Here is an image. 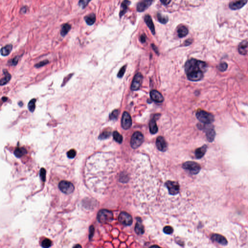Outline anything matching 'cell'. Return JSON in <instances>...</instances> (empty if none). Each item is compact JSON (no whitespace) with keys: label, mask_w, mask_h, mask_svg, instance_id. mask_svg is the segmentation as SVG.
<instances>
[{"label":"cell","mask_w":248,"mask_h":248,"mask_svg":"<svg viewBox=\"0 0 248 248\" xmlns=\"http://www.w3.org/2000/svg\"><path fill=\"white\" fill-rule=\"evenodd\" d=\"M81 247V245H76V246H75L74 247H75V248H76V247Z\"/></svg>","instance_id":"49"},{"label":"cell","mask_w":248,"mask_h":248,"mask_svg":"<svg viewBox=\"0 0 248 248\" xmlns=\"http://www.w3.org/2000/svg\"><path fill=\"white\" fill-rule=\"evenodd\" d=\"M146 35H144V34L140 36V41L142 43H144L146 42Z\"/></svg>","instance_id":"44"},{"label":"cell","mask_w":248,"mask_h":248,"mask_svg":"<svg viewBox=\"0 0 248 248\" xmlns=\"http://www.w3.org/2000/svg\"><path fill=\"white\" fill-rule=\"evenodd\" d=\"M76 155V151L74 149H71V150H69V151L67 153V156H68V158H70V159H73V158H75Z\"/></svg>","instance_id":"41"},{"label":"cell","mask_w":248,"mask_h":248,"mask_svg":"<svg viewBox=\"0 0 248 248\" xmlns=\"http://www.w3.org/2000/svg\"><path fill=\"white\" fill-rule=\"evenodd\" d=\"M94 231H95V228H94V227L93 225L92 226H91L90 227V231H89V238L90 239H92V237L93 236L94 234Z\"/></svg>","instance_id":"43"},{"label":"cell","mask_w":248,"mask_h":248,"mask_svg":"<svg viewBox=\"0 0 248 248\" xmlns=\"http://www.w3.org/2000/svg\"><path fill=\"white\" fill-rule=\"evenodd\" d=\"M84 20L88 25H93L96 20V17L94 13H91L84 17Z\"/></svg>","instance_id":"22"},{"label":"cell","mask_w":248,"mask_h":248,"mask_svg":"<svg viewBox=\"0 0 248 248\" xmlns=\"http://www.w3.org/2000/svg\"><path fill=\"white\" fill-rule=\"evenodd\" d=\"M247 0H237L230 3L229 6L230 9L233 10H239L243 7L247 3Z\"/></svg>","instance_id":"14"},{"label":"cell","mask_w":248,"mask_h":248,"mask_svg":"<svg viewBox=\"0 0 248 248\" xmlns=\"http://www.w3.org/2000/svg\"><path fill=\"white\" fill-rule=\"evenodd\" d=\"M71 28V26L70 24H69L68 23H65L62 26L61 30L60 32L61 35L62 37H64L66 36L68 33L69 32V31L70 30Z\"/></svg>","instance_id":"27"},{"label":"cell","mask_w":248,"mask_h":248,"mask_svg":"<svg viewBox=\"0 0 248 248\" xmlns=\"http://www.w3.org/2000/svg\"><path fill=\"white\" fill-rule=\"evenodd\" d=\"M152 47V49H153L154 51H155L157 54H159V50H158V48L156 46H155L154 44L151 45Z\"/></svg>","instance_id":"47"},{"label":"cell","mask_w":248,"mask_h":248,"mask_svg":"<svg viewBox=\"0 0 248 248\" xmlns=\"http://www.w3.org/2000/svg\"><path fill=\"white\" fill-rule=\"evenodd\" d=\"M153 0H142L137 5V11L142 12L152 5Z\"/></svg>","instance_id":"12"},{"label":"cell","mask_w":248,"mask_h":248,"mask_svg":"<svg viewBox=\"0 0 248 248\" xmlns=\"http://www.w3.org/2000/svg\"><path fill=\"white\" fill-rule=\"evenodd\" d=\"M248 42L243 41L241 42L238 46V51L241 55H246L247 54V48L248 47Z\"/></svg>","instance_id":"21"},{"label":"cell","mask_w":248,"mask_h":248,"mask_svg":"<svg viewBox=\"0 0 248 248\" xmlns=\"http://www.w3.org/2000/svg\"><path fill=\"white\" fill-rule=\"evenodd\" d=\"M91 1V0H79L78 4L83 9H84L87 6L89 2Z\"/></svg>","instance_id":"36"},{"label":"cell","mask_w":248,"mask_h":248,"mask_svg":"<svg viewBox=\"0 0 248 248\" xmlns=\"http://www.w3.org/2000/svg\"><path fill=\"white\" fill-rule=\"evenodd\" d=\"M118 221L123 225L129 226L131 224L133 220L131 215L127 213L123 212L120 214L118 217Z\"/></svg>","instance_id":"10"},{"label":"cell","mask_w":248,"mask_h":248,"mask_svg":"<svg viewBox=\"0 0 248 248\" xmlns=\"http://www.w3.org/2000/svg\"><path fill=\"white\" fill-rule=\"evenodd\" d=\"M46 171L44 168H42L40 170V176L42 180L45 182L46 180Z\"/></svg>","instance_id":"39"},{"label":"cell","mask_w":248,"mask_h":248,"mask_svg":"<svg viewBox=\"0 0 248 248\" xmlns=\"http://www.w3.org/2000/svg\"><path fill=\"white\" fill-rule=\"evenodd\" d=\"M118 113H119V112L117 110H113L112 112V113H110V117H109L110 119L111 120H117V117H118Z\"/></svg>","instance_id":"35"},{"label":"cell","mask_w":248,"mask_h":248,"mask_svg":"<svg viewBox=\"0 0 248 248\" xmlns=\"http://www.w3.org/2000/svg\"><path fill=\"white\" fill-rule=\"evenodd\" d=\"M163 232L166 234H171L173 232V229L170 226H166L163 229Z\"/></svg>","instance_id":"42"},{"label":"cell","mask_w":248,"mask_h":248,"mask_svg":"<svg viewBox=\"0 0 248 248\" xmlns=\"http://www.w3.org/2000/svg\"><path fill=\"white\" fill-rule=\"evenodd\" d=\"M143 77L140 73H138L135 75L131 85V89L132 91H137L140 89L142 83Z\"/></svg>","instance_id":"11"},{"label":"cell","mask_w":248,"mask_h":248,"mask_svg":"<svg viewBox=\"0 0 248 248\" xmlns=\"http://www.w3.org/2000/svg\"><path fill=\"white\" fill-rule=\"evenodd\" d=\"M130 4V2L129 0H124V1L122 3L121 5V9L119 13L120 18H122L124 15L126 14Z\"/></svg>","instance_id":"20"},{"label":"cell","mask_w":248,"mask_h":248,"mask_svg":"<svg viewBox=\"0 0 248 248\" xmlns=\"http://www.w3.org/2000/svg\"><path fill=\"white\" fill-rule=\"evenodd\" d=\"M165 186L168 190L169 193L170 194L175 195L179 193L180 187L178 182L168 181L166 182Z\"/></svg>","instance_id":"8"},{"label":"cell","mask_w":248,"mask_h":248,"mask_svg":"<svg viewBox=\"0 0 248 248\" xmlns=\"http://www.w3.org/2000/svg\"><path fill=\"white\" fill-rule=\"evenodd\" d=\"M19 105H20V107H22V106L23 105V103L22 102H20V103H19Z\"/></svg>","instance_id":"50"},{"label":"cell","mask_w":248,"mask_h":248,"mask_svg":"<svg viewBox=\"0 0 248 248\" xmlns=\"http://www.w3.org/2000/svg\"><path fill=\"white\" fill-rule=\"evenodd\" d=\"M157 17L158 18V20L159 22L162 24H166L168 22V18L167 16L163 15V14L161 13H158L157 15Z\"/></svg>","instance_id":"29"},{"label":"cell","mask_w":248,"mask_h":248,"mask_svg":"<svg viewBox=\"0 0 248 248\" xmlns=\"http://www.w3.org/2000/svg\"><path fill=\"white\" fill-rule=\"evenodd\" d=\"M52 244V242L49 239H45L42 241L41 246L43 247V248H49L51 246Z\"/></svg>","instance_id":"34"},{"label":"cell","mask_w":248,"mask_h":248,"mask_svg":"<svg viewBox=\"0 0 248 248\" xmlns=\"http://www.w3.org/2000/svg\"><path fill=\"white\" fill-rule=\"evenodd\" d=\"M160 1H161V3L165 5H169L171 1V0H160Z\"/></svg>","instance_id":"46"},{"label":"cell","mask_w":248,"mask_h":248,"mask_svg":"<svg viewBox=\"0 0 248 248\" xmlns=\"http://www.w3.org/2000/svg\"><path fill=\"white\" fill-rule=\"evenodd\" d=\"M19 58H20V57L18 56L15 57H14V58H13L12 59L9 60V61L8 62V63L10 66H16V65H17V64L18 63Z\"/></svg>","instance_id":"37"},{"label":"cell","mask_w":248,"mask_h":248,"mask_svg":"<svg viewBox=\"0 0 248 248\" xmlns=\"http://www.w3.org/2000/svg\"><path fill=\"white\" fill-rule=\"evenodd\" d=\"M13 46L12 44L7 45L6 46L2 47L1 50V55L3 56H6L10 54L12 50Z\"/></svg>","instance_id":"23"},{"label":"cell","mask_w":248,"mask_h":248,"mask_svg":"<svg viewBox=\"0 0 248 248\" xmlns=\"http://www.w3.org/2000/svg\"><path fill=\"white\" fill-rule=\"evenodd\" d=\"M197 127L199 129L205 132L206 137L209 142H212L214 141L216 133L214 127L211 124H198Z\"/></svg>","instance_id":"2"},{"label":"cell","mask_w":248,"mask_h":248,"mask_svg":"<svg viewBox=\"0 0 248 248\" xmlns=\"http://www.w3.org/2000/svg\"><path fill=\"white\" fill-rule=\"evenodd\" d=\"M192 39H188L186 40L184 42V46H189L190 45L192 44Z\"/></svg>","instance_id":"45"},{"label":"cell","mask_w":248,"mask_h":248,"mask_svg":"<svg viewBox=\"0 0 248 248\" xmlns=\"http://www.w3.org/2000/svg\"><path fill=\"white\" fill-rule=\"evenodd\" d=\"M196 117L198 120L203 124H212L215 120L214 117L212 114L205 110L197 111L196 113Z\"/></svg>","instance_id":"3"},{"label":"cell","mask_w":248,"mask_h":248,"mask_svg":"<svg viewBox=\"0 0 248 248\" xmlns=\"http://www.w3.org/2000/svg\"><path fill=\"white\" fill-rule=\"evenodd\" d=\"M8 98L6 97H3L2 98V100L3 101V102H5L7 100Z\"/></svg>","instance_id":"48"},{"label":"cell","mask_w":248,"mask_h":248,"mask_svg":"<svg viewBox=\"0 0 248 248\" xmlns=\"http://www.w3.org/2000/svg\"><path fill=\"white\" fill-rule=\"evenodd\" d=\"M126 67H127V66L125 65V66H123L122 68H121V69L118 72V74H117V77L118 78H122L123 76H124V74L125 73V71H126Z\"/></svg>","instance_id":"38"},{"label":"cell","mask_w":248,"mask_h":248,"mask_svg":"<svg viewBox=\"0 0 248 248\" xmlns=\"http://www.w3.org/2000/svg\"><path fill=\"white\" fill-rule=\"evenodd\" d=\"M160 115H154L149 122V130L152 134H155L158 132V127L157 125L156 120L159 118Z\"/></svg>","instance_id":"15"},{"label":"cell","mask_w":248,"mask_h":248,"mask_svg":"<svg viewBox=\"0 0 248 248\" xmlns=\"http://www.w3.org/2000/svg\"><path fill=\"white\" fill-rule=\"evenodd\" d=\"M14 155L17 158H21L27 154V150L23 147H18L14 151Z\"/></svg>","instance_id":"26"},{"label":"cell","mask_w":248,"mask_h":248,"mask_svg":"<svg viewBox=\"0 0 248 248\" xmlns=\"http://www.w3.org/2000/svg\"><path fill=\"white\" fill-rule=\"evenodd\" d=\"M144 141V137L142 133L136 131L133 133L130 140V145L132 148L136 149L141 146Z\"/></svg>","instance_id":"5"},{"label":"cell","mask_w":248,"mask_h":248,"mask_svg":"<svg viewBox=\"0 0 248 248\" xmlns=\"http://www.w3.org/2000/svg\"><path fill=\"white\" fill-rule=\"evenodd\" d=\"M110 135H111V132L110 131L105 130V131L103 132L101 134H100V135L99 136L98 138L100 140L106 139L109 138Z\"/></svg>","instance_id":"33"},{"label":"cell","mask_w":248,"mask_h":248,"mask_svg":"<svg viewBox=\"0 0 248 248\" xmlns=\"http://www.w3.org/2000/svg\"><path fill=\"white\" fill-rule=\"evenodd\" d=\"M113 139L115 140L117 142H118L119 144H121L122 142V136L117 131L113 132Z\"/></svg>","instance_id":"31"},{"label":"cell","mask_w":248,"mask_h":248,"mask_svg":"<svg viewBox=\"0 0 248 248\" xmlns=\"http://www.w3.org/2000/svg\"><path fill=\"white\" fill-rule=\"evenodd\" d=\"M228 64L226 62H223L219 64V65L218 66L217 68L221 72H224L228 68Z\"/></svg>","instance_id":"32"},{"label":"cell","mask_w":248,"mask_h":248,"mask_svg":"<svg viewBox=\"0 0 248 248\" xmlns=\"http://www.w3.org/2000/svg\"><path fill=\"white\" fill-rule=\"evenodd\" d=\"M150 97L152 100L156 102L161 103L164 101V98L161 93L158 91L153 90L150 92Z\"/></svg>","instance_id":"17"},{"label":"cell","mask_w":248,"mask_h":248,"mask_svg":"<svg viewBox=\"0 0 248 248\" xmlns=\"http://www.w3.org/2000/svg\"><path fill=\"white\" fill-rule=\"evenodd\" d=\"M97 220L101 224H106L110 222L113 220V214L112 212L107 209H102L98 212Z\"/></svg>","instance_id":"4"},{"label":"cell","mask_w":248,"mask_h":248,"mask_svg":"<svg viewBox=\"0 0 248 248\" xmlns=\"http://www.w3.org/2000/svg\"><path fill=\"white\" fill-rule=\"evenodd\" d=\"M36 101H37V100L35 98H33L29 102L28 104V108L32 112H33L35 110Z\"/></svg>","instance_id":"30"},{"label":"cell","mask_w":248,"mask_h":248,"mask_svg":"<svg viewBox=\"0 0 248 248\" xmlns=\"http://www.w3.org/2000/svg\"><path fill=\"white\" fill-rule=\"evenodd\" d=\"M183 168L188 171L192 175H196L201 170V166L194 161H187L183 164Z\"/></svg>","instance_id":"6"},{"label":"cell","mask_w":248,"mask_h":248,"mask_svg":"<svg viewBox=\"0 0 248 248\" xmlns=\"http://www.w3.org/2000/svg\"><path fill=\"white\" fill-rule=\"evenodd\" d=\"M135 231L138 234H142L144 233V227L142 224L141 221H138L135 225Z\"/></svg>","instance_id":"28"},{"label":"cell","mask_w":248,"mask_h":248,"mask_svg":"<svg viewBox=\"0 0 248 248\" xmlns=\"http://www.w3.org/2000/svg\"><path fill=\"white\" fill-rule=\"evenodd\" d=\"M178 35L179 37L182 38L186 37L188 34V29L185 26H181L178 29Z\"/></svg>","instance_id":"25"},{"label":"cell","mask_w":248,"mask_h":248,"mask_svg":"<svg viewBox=\"0 0 248 248\" xmlns=\"http://www.w3.org/2000/svg\"><path fill=\"white\" fill-rule=\"evenodd\" d=\"M208 66L205 62L191 59L186 63L185 70L190 81H198L202 80Z\"/></svg>","instance_id":"1"},{"label":"cell","mask_w":248,"mask_h":248,"mask_svg":"<svg viewBox=\"0 0 248 248\" xmlns=\"http://www.w3.org/2000/svg\"><path fill=\"white\" fill-rule=\"evenodd\" d=\"M144 22H146L147 26L148 27L149 29L151 32L152 34L153 35L155 34V26L154 25L153 22L152 21L151 17L149 15H146L145 16L144 18Z\"/></svg>","instance_id":"18"},{"label":"cell","mask_w":248,"mask_h":248,"mask_svg":"<svg viewBox=\"0 0 248 248\" xmlns=\"http://www.w3.org/2000/svg\"><path fill=\"white\" fill-rule=\"evenodd\" d=\"M156 146L158 149L162 152H165L168 148L167 143L163 137H158L156 140Z\"/></svg>","instance_id":"13"},{"label":"cell","mask_w":248,"mask_h":248,"mask_svg":"<svg viewBox=\"0 0 248 248\" xmlns=\"http://www.w3.org/2000/svg\"><path fill=\"white\" fill-rule=\"evenodd\" d=\"M211 239L212 241L217 242L218 243L221 244V245L225 246V245H227V244H228V241L226 239V238L221 234H213L211 235Z\"/></svg>","instance_id":"16"},{"label":"cell","mask_w":248,"mask_h":248,"mask_svg":"<svg viewBox=\"0 0 248 248\" xmlns=\"http://www.w3.org/2000/svg\"><path fill=\"white\" fill-rule=\"evenodd\" d=\"M132 119L129 113L125 112L123 115L121 119V126L124 129H128L132 125Z\"/></svg>","instance_id":"9"},{"label":"cell","mask_w":248,"mask_h":248,"mask_svg":"<svg viewBox=\"0 0 248 248\" xmlns=\"http://www.w3.org/2000/svg\"><path fill=\"white\" fill-rule=\"evenodd\" d=\"M49 63V62L47 60H45L43 61L40 62L39 63H37V64H35V66L36 68H41L43 66H45L46 64H47L48 63Z\"/></svg>","instance_id":"40"},{"label":"cell","mask_w":248,"mask_h":248,"mask_svg":"<svg viewBox=\"0 0 248 248\" xmlns=\"http://www.w3.org/2000/svg\"><path fill=\"white\" fill-rule=\"evenodd\" d=\"M207 149V145H204L202 147L197 149L195 152V155L196 158L198 159H200L203 158L204 155H205Z\"/></svg>","instance_id":"19"},{"label":"cell","mask_w":248,"mask_h":248,"mask_svg":"<svg viewBox=\"0 0 248 248\" xmlns=\"http://www.w3.org/2000/svg\"><path fill=\"white\" fill-rule=\"evenodd\" d=\"M3 73L5 75V78H2L1 80L0 84L1 86L7 84L10 81V80L11 78V75L5 69L3 70Z\"/></svg>","instance_id":"24"},{"label":"cell","mask_w":248,"mask_h":248,"mask_svg":"<svg viewBox=\"0 0 248 248\" xmlns=\"http://www.w3.org/2000/svg\"><path fill=\"white\" fill-rule=\"evenodd\" d=\"M59 188L63 193L69 194L74 192V186L72 183L68 181L63 180L59 183Z\"/></svg>","instance_id":"7"}]
</instances>
